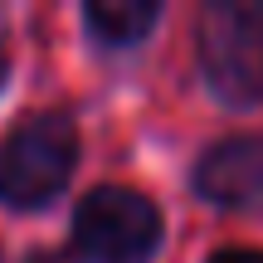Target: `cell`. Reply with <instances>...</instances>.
Here are the masks:
<instances>
[{"label":"cell","mask_w":263,"mask_h":263,"mask_svg":"<svg viewBox=\"0 0 263 263\" xmlns=\"http://www.w3.org/2000/svg\"><path fill=\"white\" fill-rule=\"evenodd\" d=\"M78 161V127L68 112H29L0 141V205L44 210L68 185Z\"/></svg>","instance_id":"cell-1"},{"label":"cell","mask_w":263,"mask_h":263,"mask_svg":"<svg viewBox=\"0 0 263 263\" xmlns=\"http://www.w3.org/2000/svg\"><path fill=\"white\" fill-rule=\"evenodd\" d=\"M200 73L224 107L263 103V5L210 0L200 10Z\"/></svg>","instance_id":"cell-2"},{"label":"cell","mask_w":263,"mask_h":263,"mask_svg":"<svg viewBox=\"0 0 263 263\" xmlns=\"http://www.w3.org/2000/svg\"><path fill=\"white\" fill-rule=\"evenodd\" d=\"M161 244V210L132 185H98L73 210V249L88 263H146Z\"/></svg>","instance_id":"cell-3"},{"label":"cell","mask_w":263,"mask_h":263,"mask_svg":"<svg viewBox=\"0 0 263 263\" xmlns=\"http://www.w3.org/2000/svg\"><path fill=\"white\" fill-rule=\"evenodd\" d=\"M195 190L200 200L239 215H263V132H239L195 161Z\"/></svg>","instance_id":"cell-4"},{"label":"cell","mask_w":263,"mask_h":263,"mask_svg":"<svg viewBox=\"0 0 263 263\" xmlns=\"http://www.w3.org/2000/svg\"><path fill=\"white\" fill-rule=\"evenodd\" d=\"M161 5L156 0H88L83 5V25L98 44L107 49H127L137 39H146V29L156 25Z\"/></svg>","instance_id":"cell-5"},{"label":"cell","mask_w":263,"mask_h":263,"mask_svg":"<svg viewBox=\"0 0 263 263\" xmlns=\"http://www.w3.org/2000/svg\"><path fill=\"white\" fill-rule=\"evenodd\" d=\"M210 263H263V249H219L210 254Z\"/></svg>","instance_id":"cell-6"},{"label":"cell","mask_w":263,"mask_h":263,"mask_svg":"<svg viewBox=\"0 0 263 263\" xmlns=\"http://www.w3.org/2000/svg\"><path fill=\"white\" fill-rule=\"evenodd\" d=\"M5 73H10V54H5V39H0V88H5Z\"/></svg>","instance_id":"cell-7"},{"label":"cell","mask_w":263,"mask_h":263,"mask_svg":"<svg viewBox=\"0 0 263 263\" xmlns=\"http://www.w3.org/2000/svg\"><path fill=\"white\" fill-rule=\"evenodd\" d=\"M29 263H64V258H54V254H34Z\"/></svg>","instance_id":"cell-8"}]
</instances>
